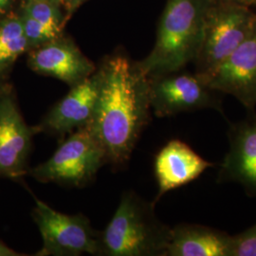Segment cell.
<instances>
[{"mask_svg":"<svg viewBox=\"0 0 256 256\" xmlns=\"http://www.w3.org/2000/svg\"><path fill=\"white\" fill-rule=\"evenodd\" d=\"M36 132L28 126L12 88H0V178L20 182L28 174V158Z\"/></svg>","mask_w":256,"mask_h":256,"instance_id":"obj_7","label":"cell"},{"mask_svg":"<svg viewBox=\"0 0 256 256\" xmlns=\"http://www.w3.org/2000/svg\"><path fill=\"white\" fill-rule=\"evenodd\" d=\"M214 164L204 160L180 140H170L158 153L155 174L158 194L154 203L164 194L196 180Z\"/></svg>","mask_w":256,"mask_h":256,"instance_id":"obj_12","label":"cell"},{"mask_svg":"<svg viewBox=\"0 0 256 256\" xmlns=\"http://www.w3.org/2000/svg\"><path fill=\"white\" fill-rule=\"evenodd\" d=\"M214 92L236 97L247 110L256 106V25L250 36L210 72L200 77Z\"/></svg>","mask_w":256,"mask_h":256,"instance_id":"obj_8","label":"cell"},{"mask_svg":"<svg viewBox=\"0 0 256 256\" xmlns=\"http://www.w3.org/2000/svg\"><path fill=\"white\" fill-rule=\"evenodd\" d=\"M28 66L37 74L54 77L72 88L92 76L95 70L94 64L72 43L57 39L32 52Z\"/></svg>","mask_w":256,"mask_h":256,"instance_id":"obj_11","label":"cell"},{"mask_svg":"<svg viewBox=\"0 0 256 256\" xmlns=\"http://www.w3.org/2000/svg\"><path fill=\"white\" fill-rule=\"evenodd\" d=\"M28 1H30V0H28Z\"/></svg>","mask_w":256,"mask_h":256,"instance_id":"obj_24","label":"cell"},{"mask_svg":"<svg viewBox=\"0 0 256 256\" xmlns=\"http://www.w3.org/2000/svg\"><path fill=\"white\" fill-rule=\"evenodd\" d=\"M25 12L50 30L56 36L61 32V16L52 0L28 1Z\"/></svg>","mask_w":256,"mask_h":256,"instance_id":"obj_16","label":"cell"},{"mask_svg":"<svg viewBox=\"0 0 256 256\" xmlns=\"http://www.w3.org/2000/svg\"><path fill=\"white\" fill-rule=\"evenodd\" d=\"M20 18L22 21L24 34L27 37L30 48L42 46L57 39L58 36H56L50 30L30 16L25 12Z\"/></svg>","mask_w":256,"mask_h":256,"instance_id":"obj_17","label":"cell"},{"mask_svg":"<svg viewBox=\"0 0 256 256\" xmlns=\"http://www.w3.org/2000/svg\"><path fill=\"white\" fill-rule=\"evenodd\" d=\"M212 92L198 75H162L150 81L151 108L160 118L204 108L222 112Z\"/></svg>","mask_w":256,"mask_h":256,"instance_id":"obj_9","label":"cell"},{"mask_svg":"<svg viewBox=\"0 0 256 256\" xmlns=\"http://www.w3.org/2000/svg\"><path fill=\"white\" fill-rule=\"evenodd\" d=\"M64 1L66 4H68L70 7H74V6L78 5L82 0H64Z\"/></svg>","mask_w":256,"mask_h":256,"instance_id":"obj_22","label":"cell"},{"mask_svg":"<svg viewBox=\"0 0 256 256\" xmlns=\"http://www.w3.org/2000/svg\"><path fill=\"white\" fill-rule=\"evenodd\" d=\"M5 72V70H3V68H0V81H1V78L3 77V74ZM4 84H0V88H2Z\"/></svg>","mask_w":256,"mask_h":256,"instance_id":"obj_23","label":"cell"},{"mask_svg":"<svg viewBox=\"0 0 256 256\" xmlns=\"http://www.w3.org/2000/svg\"><path fill=\"white\" fill-rule=\"evenodd\" d=\"M230 256H256V224L232 236Z\"/></svg>","mask_w":256,"mask_h":256,"instance_id":"obj_18","label":"cell"},{"mask_svg":"<svg viewBox=\"0 0 256 256\" xmlns=\"http://www.w3.org/2000/svg\"><path fill=\"white\" fill-rule=\"evenodd\" d=\"M99 90V75L90 76L72 88L63 99L48 110L41 122L32 126L36 134L66 137L79 128L88 126L93 115Z\"/></svg>","mask_w":256,"mask_h":256,"instance_id":"obj_10","label":"cell"},{"mask_svg":"<svg viewBox=\"0 0 256 256\" xmlns=\"http://www.w3.org/2000/svg\"><path fill=\"white\" fill-rule=\"evenodd\" d=\"M220 176V180L241 184L248 196H256V118L232 128Z\"/></svg>","mask_w":256,"mask_h":256,"instance_id":"obj_13","label":"cell"},{"mask_svg":"<svg viewBox=\"0 0 256 256\" xmlns=\"http://www.w3.org/2000/svg\"><path fill=\"white\" fill-rule=\"evenodd\" d=\"M155 203L124 192L113 218L100 232V254L165 256L172 228L156 216Z\"/></svg>","mask_w":256,"mask_h":256,"instance_id":"obj_3","label":"cell"},{"mask_svg":"<svg viewBox=\"0 0 256 256\" xmlns=\"http://www.w3.org/2000/svg\"><path fill=\"white\" fill-rule=\"evenodd\" d=\"M25 254H20L7 246L4 242L0 241V256H24Z\"/></svg>","mask_w":256,"mask_h":256,"instance_id":"obj_19","label":"cell"},{"mask_svg":"<svg viewBox=\"0 0 256 256\" xmlns=\"http://www.w3.org/2000/svg\"><path fill=\"white\" fill-rule=\"evenodd\" d=\"M256 25V16L248 9L230 2L209 4L202 26L200 43L194 61L198 77L210 72L229 57Z\"/></svg>","mask_w":256,"mask_h":256,"instance_id":"obj_4","label":"cell"},{"mask_svg":"<svg viewBox=\"0 0 256 256\" xmlns=\"http://www.w3.org/2000/svg\"><path fill=\"white\" fill-rule=\"evenodd\" d=\"M32 218L41 234L43 245L36 256L100 254V232L92 228L82 214H66L52 209L36 196Z\"/></svg>","mask_w":256,"mask_h":256,"instance_id":"obj_6","label":"cell"},{"mask_svg":"<svg viewBox=\"0 0 256 256\" xmlns=\"http://www.w3.org/2000/svg\"><path fill=\"white\" fill-rule=\"evenodd\" d=\"M106 164L104 151L84 126L64 138L52 156L30 169L28 174L39 182L79 188L92 182Z\"/></svg>","mask_w":256,"mask_h":256,"instance_id":"obj_5","label":"cell"},{"mask_svg":"<svg viewBox=\"0 0 256 256\" xmlns=\"http://www.w3.org/2000/svg\"><path fill=\"white\" fill-rule=\"evenodd\" d=\"M224 2H230V3H234V4H238L241 6H245V7H248L252 5H256V0H223Z\"/></svg>","mask_w":256,"mask_h":256,"instance_id":"obj_20","label":"cell"},{"mask_svg":"<svg viewBox=\"0 0 256 256\" xmlns=\"http://www.w3.org/2000/svg\"><path fill=\"white\" fill-rule=\"evenodd\" d=\"M30 48L21 18H9L0 24V68L10 66Z\"/></svg>","mask_w":256,"mask_h":256,"instance_id":"obj_15","label":"cell"},{"mask_svg":"<svg viewBox=\"0 0 256 256\" xmlns=\"http://www.w3.org/2000/svg\"><path fill=\"white\" fill-rule=\"evenodd\" d=\"M232 236L202 225H178L172 229L165 256H230Z\"/></svg>","mask_w":256,"mask_h":256,"instance_id":"obj_14","label":"cell"},{"mask_svg":"<svg viewBox=\"0 0 256 256\" xmlns=\"http://www.w3.org/2000/svg\"><path fill=\"white\" fill-rule=\"evenodd\" d=\"M10 3V0H0V12H5Z\"/></svg>","mask_w":256,"mask_h":256,"instance_id":"obj_21","label":"cell"},{"mask_svg":"<svg viewBox=\"0 0 256 256\" xmlns=\"http://www.w3.org/2000/svg\"><path fill=\"white\" fill-rule=\"evenodd\" d=\"M210 0H168L155 46L138 66L148 77L178 72L194 60Z\"/></svg>","mask_w":256,"mask_h":256,"instance_id":"obj_2","label":"cell"},{"mask_svg":"<svg viewBox=\"0 0 256 256\" xmlns=\"http://www.w3.org/2000/svg\"><path fill=\"white\" fill-rule=\"evenodd\" d=\"M99 90L86 128L100 144L108 164L128 162L150 122V79L126 56L111 57L98 72Z\"/></svg>","mask_w":256,"mask_h":256,"instance_id":"obj_1","label":"cell"}]
</instances>
